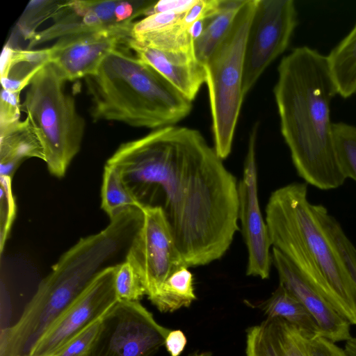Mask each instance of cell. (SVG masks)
<instances>
[{"label":"cell","mask_w":356,"mask_h":356,"mask_svg":"<svg viewBox=\"0 0 356 356\" xmlns=\"http://www.w3.org/2000/svg\"><path fill=\"white\" fill-rule=\"evenodd\" d=\"M255 306L267 318H281L296 326L310 340L321 336L320 328L309 311L280 284L267 300Z\"/></svg>","instance_id":"cell-19"},{"label":"cell","mask_w":356,"mask_h":356,"mask_svg":"<svg viewBox=\"0 0 356 356\" xmlns=\"http://www.w3.org/2000/svg\"><path fill=\"white\" fill-rule=\"evenodd\" d=\"M125 45L191 102L206 83L204 65L196 58L194 51H161L140 44L131 38Z\"/></svg>","instance_id":"cell-14"},{"label":"cell","mask_w":356,"mask_h":356,"mask_svg":"<svg viewBox=\"0 0 356 356\" xmlns=\"http://www.w3.org/2000/svg\"><path fill=\"white\" fill-rule=\"evenodd\" d=\"M188 356H211V353L209 351L194 352Z\"/></svg>","instance_id":"cell-34"},{"label":"cell","mask_w":356,"mask_h":356,"mask_svg":"<svg viewBox=\"0 0 356 356\" xmlns=\"http://www.w3.org/2000/svg\"><path fill=\"white\" fill-rule=\"evenodd\" d=\"M337 95L348 98L356 93V23L326 56Z\"/></svg>","instance_id":"cell-20"},{"label":"cell","mask_w":356,"mask_h":356,"mask_svg":"<svg viewBox=\"0 0 356 356\" xmlns=\"http://www.w3.org/2000/svg\"><path fill=\"white\" fill-rule=\"evenodd\" d=\"M118 265L94 278L40 337L29 356H53L74 337L103 318L119 300L115 289Z\"/></svg>","instance_id":"cell-10"},{"label":"cell","mask_w":356,"mask_h":356,"mask_svg":"<svg viewBox=\"0 0 356 356\" xmlns=\"http://www.w3.org/2000/svg\"><path fill=\"white\" fill-rule=\"evenodd\" d=\"M115 289L120 300L139 301L146 295L138 272L127 260L118 266L115 275Z\"/></svg>","instance_id":"cell-26"},{"label":"cell","mask_w":356,"mask_h":356,"mask_svg":"<svg viewBox=\"0 0 356 356\" xmlns=\"http://www.w3.org/2000/svg\"><path fill=\"white\" fill-rule=\"evenodd\" d=\"M195 1V0L156 1L147 10L145 17L163 12L183 13L186 11L193 4Z\"/></svg>","instance_id":"cell-31"},{"label":"cell","mask_w":356,"mask_h":356,"mask_svg":"<svg viewBox=\"0 0 356 356\" xmlns=\"http://www.w3.org/2000/svg\"><path fill=\"white\" fill-rule=\"evenodd\" d=\"M310 339L281 318H266L246 330L245 356H310Z\"/></svg>","instance_id":"cell-15"},{"label":"cell","mask_w":356,"mask_h":356,"mask_svg":"<svg viewBox=\"0 0 356 356\" xmlns=\"http://www.w3.org/2000/svg\"><path fill=\"white\" fill-rule=\"evenodd\" d=\"M345 351L348 356H356V337H351L346 341Z\"/></svg>","instance_id":"cell-33"},{"label":"cell","mask_w":356,"mask_h":356,"mask_svg":"<svg viewBox=\"0 0 356 356\" xmlns=\"http://www.w3.org/2000/svg\"><path fill=\"white\" fill-rule=\"evenodd\" d=\"M67 1L31 0L17 20L15 26V33L29 40L37 31V29L49 19H54Z\"/></svg>","instance_id":"cell-24"},{"label":"cell","mask_w":356,"mask_h":356,"mask_svg":"<svg viewBox=\"0 0 356 356\" xmlns=\"http://www.w3.org/2000/svg\"><path fill=\"white\" fill-rule=\"evenodd\" d=\"M310 356H348L344 349L334 342L323 337H318L311 341Z\"/></svg>","instance_id":"cell-30"},{"label":"cell","mask_w":356,"mask_h":356,"mask_svg":"<svg viewBox=\"0 0 356 356\" xmlns=\"http://www.w3.org/2000/svg\"><path fill=\"white\" fill-rule=\"evenodd\" d=\"M44 161L42 145L29 120L0 128V176L13 177L27 159Z\"/></svg>","instance_id":"cell-17"},{"label":"cell","mask_w":356,"mask_h":356,"mask_svg":"<svg viewBox=\"0 0 356 356\" xmlns=\"http://www.w3.org/2000/svg\"><path fill=\"white\" fill-rule=\"evenodd\" d=\"M258 129V123H256L250 134L243 177L238 182V218L248 250L246 274L265 280L269 277L273 265L272 245L258 197L256 162Z\"/></svg>","instance_id":"cell-11"},{"label":"cell","mask_w":356,"mask_h":356,"mask_svg":"<svg viewBox=\"0 0 356 356\" xmlns=\"http://www.w3.org/2000/svg\"><path fill=\"white\" fill-rule=\"evenodd\" d=\"M49 61V49H22L8 41L1 56L0 76L2 88L20 92Z\"/></svg>","instance_id":"cell-18"},{"label":"cell","mask_w":356,"mask_h":356,"mask_svg":"<svg viewBox=\"0 0 356 356\" xmlns=\"http://www.w3.org/2000/svg\"><path fill=\"white\" fill-rule=\"evenodd\" d=\"M106 163L141 204L162 209L188 268L227 252L239 230L238 182L200 131L154 129L121 144Z\"/></svg>","instance_id":"cell-1"},{"label":"cell","mask_w":356,"mask_h":356,"mask_svg":"<svg viewBox=\"0 0 356 356\" xmlns=\"http://www.w3.org/2000/svg\"><path fill=\"white\" fill-rule=\"evenodd\" d=\"M257 0H244L226 36L204 64L213 147L221 159L232 151L243 99V73L247 35Z\"/></svg>","instance_id":"cell-6"},{"label":"cell","mask_w":356,"mask_h":356,"mask_svg":"<svg viewBox=\"0 0 356 356\" xmlns=\"http://www.w3.org/2000/svg\"><path fill=\"white\" fill-rule=\"evenodd\" d=\"M53 21L50 26L36 32L29 40V49L54 39L113 28L104 24L91 1H67Z\"/></svg>","instance_id":"cell-16"},{"label":"cell","mask_w":356,"mask_h":356,"mask_svg":"<svg viewBox=\"0 0 356 356\" xmlns=\"http://www.w3.org/2000/svg\"><path fill=\"white\" fill-rule=\"evenodd\" d=\"M0 251L2 254L16 216L12 177L0 176Z\"/></svg>","instance_id":"cell-27"},{"label":"cell","mask_w":356,"mask_h":356,"mask_svg":"<svg viewBox=\"0 0 356 356\" xmlns=\"http://www.w3.org/2000/svg\"><path fill=\"white\" fill-rule=\"evenodd\" d=\"M272 261L278 274L280 284L309 311L318 324L322 337L334 343L346 341L352 337L351 324L280 251L273 248Z\"/></svg>","instance_id":"cell-13"},{"label":"cell","mask_w":356,"mask_h":356,"mask_svg":"<svg viewBox=\"0 0 356 356\" xmlns=\"http://www.w3.org/2000/svg\"><path fill=\"white\" fill-rule=\"evenodd\" d=\"M187 344L186 334L181 330H174L168 334L164 346L170 356H179Z\"/></svg>","instance_id":"cell-32"},{"label":"cell","mask_w":356,"mask_h":356,"mask_svg":"<svg viewBox=\"0 0 356 356\" xmlns=\"http://www.w3.org/2000/svg\"><path fill=\"white\" fill-rule=\"evenodd\" d=\"M273 93L298 175L321 190L341 186L346 179L337 161L330 116L337 92L326 56L307 46L294 48L278 65Z\"/></svg>","instance_id":"cell-3"},{"label":"cell","mask_w":356,"mask_h":356,"mask_svg":"<svg viewBox=\"0 0 356 356\" xmlns=\"http://www.w3.org/2000/svg\"><path fill=\"white\" fill-rule=\"evenodd\" d=\"M170 331L139 301L119 300L102 319L90 356H153Z\"/></svg>","instance_id":"cell-8"},{"label":"cell","mask_w":356,"mask_h":356,"mask_svg":"<svg viewBox=\"0 0 356 356\" xmlns=\"http://www.w3.org/2000/svg\"><path fill=\"white\" fill-rule=\"evenodd\" d=\"M101 321L94 323L74 337L53 356H90L99 334Z\"/></svg>","instance_id":"cell-28"},{"label":"cell","mask_w":356,"mask_h":356,"mask_svg":"<svg viewBox=\"0 0 356 356\" xmlns=\"http://www.w3.org/2000/svg\"><path fill=\"white\" fill-rule=\"evenodd\" d=\"M133 24L60 38L48 48L49 61L66 81L85 79L111 51L125 45Z\"/></svg>","instance_id":"cell-12"},{"label":"cell","mask_w":356,"mask_h":356,"mask_svg":"<svg viewBox=\"0 0 356 356\" xmlns=\"http://www.w3.org/2000/svg\"><path fill=\"white\" fill-rule=\"evenodd\" d=\"M265 220L272 248L356 325V248L326 207L309 202L307 184L272 192Z\"/></svg>","instance_id":"cell-2"},{"label":"cell","mask_w":356,"mask_h":356,"mask_svg":"<svg viewBox=\"0 0 356 356\" xmlns=\"http://www.w3.org/2000/svg\"><path fill=\"white\" fill-rule=\"evenodd\" d=\"M196 299L193 275L184 266L170 275L150 302L161 312H173L188 307Z\"/></svg>","instance_id":"cell-22"},{"label":"cell","mask_w":356,"mask_h":356,"mask_svg":"<svg viewBox=\"0 0 356 356\" xmlns=\"http://www.w3.org/2000/svg\"><path fill=\"white\" fill-rule=\"evenodd\" d=\"M141 209L143 222L125 260L138 272L151 301L170 275L186 265L162 209L151 205H143Z\"/></svg>","instance_id":"cell-9"},{"label":"cell","mask_w":356,"mask_h":356,"mask_svg":"<svg viewBox=\"0 0 356 356\" xmlns=\"http://www.w3.org/2000/svg\"><path fill=\"white\" fill-rule=\"evenodd\" d=\"M20 92H11L3 88L0 98V128L8 127L19 121L22 111Z\"/></svg>","instance_id":"cell-29"},{"label":"cell","mask_w":356,"mask_h":356,"mask_svg":"<svg viewBox=\"0 0 356 356\" xmlns=\"http://www.w3.org/2000/svg\"><path fill=\"white\" fill-rule=\"evenodd\" d=\"M297 24L294 1L257 0L245 47L244 96L266 68L288 48Z\"/></svg>","instance_id":"cell-7"},{"label":"cell","mask_w":356,"mask_h":356,"mask_svg":"<svg viewBox=\"0 0 356 356\" xmlns=\"http://www.w3.org/2000/svg\"><path fill=\"white\" fill-rule=\"evenodd\" d=\"M101 191L102 209L110 218L125 209L143 207L125 185L118 170L108 163L104 166Z\"/></svg>","instance_id":"cell-23"},{"label":"cell","mask_w":356,"mask_h":356,"mask_svg":"<svg viewBox=\"0 0 356 356\" xmlns=\"http://www.w3.org/2000/svg\"><path fill=\"white\" fill-rule=\"evenodd\" d=\"M334 151L339 169L347 179L356 182V127L346 122H333Z\"/></svg>","instance_id":"cell-25"},{"label":"cell","mask_w":356,"mask_h":356,"mask_svg":"<svg viewBox=\"0 0 356 356\" xmlns=\"http://www.w3.org/2000/svg\"><path fill=\"white\" fill-rule=\"evenodd\" d=\"M65 82L49 63L33 77L21 104L42 145L49 172L58 178L79 152L86 127L74 99L65 90Z\"/></svg>","instance_id":"cell-5"},{"label":"cell","mask_w":356,"mask_h":356,"mask_svg":"<svg viewBox=\"0 0 356 356\" xmlns=\"http://www.w3.org/2000/svg\"><path fill=\"white\" fill-rule=\"evenodd\" d=\"M84 79L94 122L154 130L175 125L192 109V102L124 44L111 51L97 72Z\"/></svg>","instance_id":"cell-4"},{"label":"cell","mask_w":356,"mask_h":356,"mask_svg":"<svg viewBox=\"0 0 356 356\" xmlns=\"http://www.w3.org/2000/svg\"><path fill=\"white\" fill-rule=\"evenodd\" d=\"M244 0H221L219 10L205 20L201 35L193 42L196 58L205 64L229 31Z\"/></svg>","instance_id":"cell-21"}]
</instances>
